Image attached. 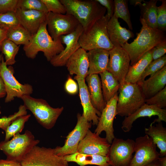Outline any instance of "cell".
Returning <instances> with one entry per match:
<instances>
[{"label": "cell", "mask_w": 166, "mask_h": 166, "mask_svg": "<svg viewBox=\"0 0 166 166\" xmlns=\"http://www.w3.org/2000/svg\"><path fill=\"white\" fill-rule=\"evenodd\" d=\"M140 20L142 26L136 38L132 42H127L122 47L129 57L130 65L136 63L146 53L166 40L164 32L150 27L140 17Z\"/></svg>", "instance_id": "1"}, {"label": "cell", "mask_w": 166, "mask_h": 166, "mask_svg": "<svg viewBox=\"0 0 166 166\" xmlns=\"http://www.w3.org/2000/svg\"><path fill=\"white\" fill-rule=\"evenodd\" d=\"M47 25L46 20L41 24L37 33L32 36L29 43L24 45L23 49L28 58L34 59L38 52L42 51L50 61L64 49L60 38L53 40L48 31Z\"/></svg>", "instance_id": "2"}, {"label": "cell", "mask_w": 166, "mask_h": 166, "mask_svg": "<svg viewBox=\"0 0 166 166\" xmlns=\"http://www.w3.org/2000/svg\"><path fill=\"white\" fill-rule=\"evenodd\" d=\"M65 6L66 14L75 17L87 30L96 21L105 15L106 9L96 0H60Z\"/></svg>", "instance_id": "3"}, {"label": "cell", "mask_w": 166, "mask_h": 166, "mask_svg": "<svg viewBox=\"0 0 166 166\" xmlns=\"http://www.w3.org/2000/svg\"><path fill=\"white\" fill-rule=\"evenodd\" d=\"M109 20L105 15L96 21L87 30L83 31L79 39L81 48L85 51L96 49L110 50L114 47L108 34Z\"/></svg>", "instance_id": "4"}, {"label": "cell", "mask_w": 166, "mask_h": 166, "mask_svg": "<svg viewBox=\"0 0 166 166\" xmlns=\"http://www.w3.org/2000/svg\"><path fill=\"white\" fill-rule=\"evenodd\" d=\"M21 99L26 110L31 111L38 122L47 129L54 127L64 109L63 107L53 108L45 100L34 98L30 95H24Z\"/></svg>", "instance_id": "5"}, {"label": "cell", "mask_w": 166, "mask_h": 166, "mask_svg": "<svg viewBox=\"0 0 166 166\" xmlns=\"http://www.w3.org/2000/svg\"><path fill=\"white\" fill-rule=\"evenodd\" d=\"M117 104V115L127 117L145 103L139 85L124 82L120 84Z\"/></svg>", "instance_id": "6"}, {"label": "cell", "mask_w": 166, "mask_h": 166, "mask_svg": "<svg viewBox=\"0 0 166 166\" xmlns=\"http://www.w3.org/2000/svg\"><path fill=\"white\" fill-rule=\"evenodd\" d=\"M40 142L28 130L23 134H17L10 140L0 142V151L6 156V159L20 163L26 155Z\"/></svg>", "instance_id": "7"}, {"label": "cell", "mask_w": 166, "mask_h": 166, "mask_svg": "<svg viewBox=\"0 0 166 166\" xmlns=\"http://www.w3.org/2000/svg\"><path fill=\"white\" fill-rule=\"evenodd\" d=\"M21 166H68L64 156H59L54 148L34 146L20 162Z\"/></svg>", "instance_id": "8"}, {"label": "cell", "mask_w": 166, "mask_h": 166, "mask_svg": "<svg viewBox=\"0 0 166 166\" xmlns=\"http://www.w3.org/2000/svg\"><path fill=\"white\" fill-rule=\"evenodd\" d=\"M2 57L0 66V75L5 85L6 92L5 101L8 103L16 97L20 98L24 95H30L33 92L32 86L28 84H22L14 77V70L11 65L9 67Z\"/></svg>", "instance_id": "9"}, {"label": "cell", "mask_w": 166, "mask_h": 166, "mask_svg": "<svg viewBox=\"0 0 166 166\" xmlns=\"http://www.w3.org/2000/svg\"><path fill=\"white\" fill-rule=\"evenodd\" d=\"M77 118V124L66 137L64 145L54 148L55 154L59 156H64L76 152L80 142L92 126V122L88 121L82 115L78 113Z\"/></svg>", "instance_id": "10"}, {"label": "cell", "mask_w": 166, "mask_h": 166, "mask_svg": "<svg viewBox=\"0 0 166 166\" xmlns=\"http://www.w3.org/2000/svg\"><path fill=\"white\" fill-rule=\"evenodd\" d=\"M46 21L48 31L53 40H57L63 35L74 32L80 25L73 16L67 14H55L48 12Z\"/></svg>", "instance_id": "11"}, {"label": "cell", "mask_w": 166, "mask_h": 166, "mask_svg": "<svg viewBox=\"0 0 166 166\" xmlns=\"http://www.w3.org/2000/svg\"><path fill=\"white\" fill-rule=\"evenodd\" d=\"M134 152L129 166H146L160 157L156 145L152 139L146 134L136 139Z\"/></svg>", "instance_id": "12"}, {"label": "cell", "mask_w": 166, "mask_h": 166, "mask_svg": "<svg viewBox=\"0 0 166 166\" xmlns=\"http://www.w3.org/2000/svg\"><path fill=\"white\" fill-rule=\"evenodd\" d=\"M135 141L115 137L111 144L107 156L111 166H129L134 153Z\"/></svg>", "instance_id": "13"}, {"label": "cell", "mask_w": 166, "mask_h": 166, "mask_svg": "<svg viewBox=\"0 0 166 166\" xmlns=\"http://www.w3.org/2000/svg\"><path fill=\"white\" fill-rule=\"evenodd\" d=\"M118 93H117L107 103L99 117L98 123L94 132L100 135L103 131L106 133L105 137L108 142L111 144L115 137L114 134L113 123L117 115V104Z\"/></svg>", "instance_id": "14"}, {"label": "cell", "mask_w": 166, "mask_h": 166, "mask_svg": "<svg viewBox=\"0 0 166 166\" xmlns=\"http://www.w3.org/2000/svg\"><path fill=\"white\" fill-rule=\"evenodd\" d=\"M109 51L107 70L112 73L121 84L124 82L130 66L129 57L122 47H114Z\"/></svg>", "instance_id": "15"}, {"label": "cell", "mask_w": 166, "mask_h": 166, "mask_svg": "<svg viewBox=\"0 0 166 166\" xmlns=\"http://www.w3.org/2000/svg\"><path fill=\"white\" fill-rule=\"evenodd\" d=\"M83 30L82 26L80 24L74 32L60 37L61 43L65 44V47L62 51L50 61V62L53 66L61 67L65 65L69 58L81 48L78 40Z\"/></svg>", "instance_id": "16"}, {"label": "cell", "mask_w": 166, "mask_h": 166, "mask_svg": "<svg viewBox=\"0 0 166 166\" xmlns=\"http://www.w3.org/2000/svg\"><path fill=\"white\" fill-rule=\"evenodd\" d=\"M110 146L105 138L101 137L89 129L85 136L80 142L77 152L107 156Z\"/></svg>", "instance_id": "17"}, {"label": "cell", "mask_w": 166, "mask_h": 166, "mask_svg": "<svg viewBox=\"0 0 166 166\" xmlns=\"http://www.w3.org/2000/svg\"><path fill=\"white\" fill-rule=\"evenodd\" d=\"M158 116L151 123L153 125L155 122L163 121L166 122V109H161L153 105H148L145 103L130 115L125 117L122 123L121 128L124 132H128L131 129L132 124L137 119L141 117L152 116Z\"/></svg>", "instance_id": "18"}, {"label": "cell", "mask_w": 166, "mask_h": 166, "mask_svg": "<svg viewBox=\"0 0 166 166\" xmlns=\"http://www.w3.org/2000/svg\"><path fill=\"white\" fill-rule=\"evenodd\" d=\"M74 79L78 83L80 98L83 108L82 115L89 122H91L93 125H97L98 123L101 113L93 106L91 100L85 78L75 76Z\"/></svg>", "instance_id": "19"}, {"label": "cell", "mask_w": 166, "mask_h": 166, "mask_svg": "<svg viewBox=\"0 0 166 166\" xmlns=\"http://www.w3.org/2000/svg\"><path fill=\"white\" fill-rule=\"evenodd\" d=\"M15 13L20 24L31 35L35 34L46 20L47 14L36 10H24L17 8Z\"/></svg>", "instance_id": "20"}, {"label": "cell", "mask_w": 166, "mask_h": 166, "mask_svg": "<svg viewBox=\"0 0 166 166\" xmlns=\"http://www.w3.org/2000/svg\"><path fill=\"white\" fill-rule=\"evenodd\" d=\"M137 83L146 99L152 97L166 87V65L147 80Z\"/></svg>", "instance_id": "21"}, {"label": "cell", "mask_w": 166, "mask_h": 166, "mask_svg": "<svg viewBox=\"0 0 166 166\" xmlns=\"http://www.w3.org/2000/svg\"><path fill=\"white\" fill-rule=\"evenodd\" d=\"M65 65L70 75L75 74L85 79L89 67L87 52L80 48L69 58Z\"/></svg>", "instance_id": "22"}, {"label": "cell", "mask_w": 166, "mask_h": 166, "mask_svg": "<svg viewBox=\"0 0 166 166\" xmlns=\"http://www.w3.org/2000/svg\"><path fill=\"white\" fill-rule=\"evenodd\" d=\"M107 30L109 40L114 47H122L128 40L134 37L132 31L122 27L113 15L109 20Z\"/></svg>", "instance_id": "23"}, {"label": "cell", "mask_w": 166, "mask_h": 166, "mask_svg": "<svg viewBox=\"0 0 166 166\" xmlns=\"http://www.w3.org/2000/svg\"><path fill=\"white\" fill-rule=\"evenodd\" d=\"M87 55L89 62L88 75L100 74L107 70L109 59V51L102 49L88 51Z\"/></svg>", "instance_id": "24"}, {"label": "cell", "mask_w": 166, "mask_h": 166, "mask_svg": "<svg viewBox=\"0 0 166 166\" xmlns=\"http://www.w3.org/2000/svg\"><path fill=\"white\" fill-rule=\"evenodd\" d=\"M92 103L94 107L101 113L105 107L100 78L97 74L88 75L85 79Z\"/></svg>", "instance_id": "25"}, {"label": "cell", "mask_w": 166, "mask_h": 166, "mask_svg": "<svg viewBox=\"0 0 166 166\" xmlns=\"http://www.w3.org/2000/svg\"><path fill=\"white\" fill-rule=\"evenodd\" d=\"M64 157L67 162H74L80 166H85L88 165L99 166H110L107 156L83 154L76 152Z\"/></svg>", "instance_id": "26"}, {"label": "cell", "mask_w": 166, "mask_h": 166, "mask_svg": "<svg viewBox=\"0 0 166 166\" xmlns=\"http://www.w3.org/2000/svg\"><path fill=\"white\" fill-rule=\"evenodd\" d=\"M143 0H131V3L138 5L140 10L141 16L146 24L152 28L157 29V0H151L149 1Z\"/></svg>", "instance_id": "27"}, {"label": "cell", "mask_w": 166, "mask_h": 166, "mask_svg": "<svg viewBox=\"0 0 166 166\" xmlns=\"http://www.w3.org/2000/svg\"><path fill=\"white\" fill-rule=\"evenodd\" d=\"M152 49L146 53L135 64L130 65L125 77L124 82L137 83L145 69L152 61Z\"/></svg>", "instance_id": "28"}, {"label": "cell", "mask_w": 166, "mask_h": 166, "mask_svg": "<svg viewBox=\"0 0 166 166\" xmlns=\"http://www.w3.org/2000/svg\"><path fill=\"white\" fill-rule=\"evenodd\" d=\"M156 125H150L145 128L146 135L152 139L154 143L160 150V157L166 156V128L163 125L162 121L157 122Z\"/></svg>", "instance_id": "29"}, {"label": "cell", "mask_w": 166, "mask_h": 166, "mask_svg": "<svg viewBox=\"0 0 166 166\" xmlns=\"http://www.w3.org/2000/svg\"><path fill=\"white\" fill-rule=\"evenodd\" d=\"M99 74L104 98L107 103L118 93L120 84L112 74L107 70Z\"/></svg>", "instance_id": "30"}, {"label": "cell", "mask_w": 166, "mask_h": 166, "mask_svg": "<svg viewBox=\"0 0 166 166\" xmlns=\"http://www.w3.org/2000/svg\"><path fill=\"white\" fill-rule=\"evenodd\" d=\"M30 33L21 25H19L7 31L6 38L17 45L27 44L32 37Z\"/></svg>", "instance_id": "31"}, {"label": "cell", "mask_w": 166, "mask_h": 166, "mask_svg": "<svg viewBox=\"0 0 166 166\" xmlns=\"http://www.w3.org/2000/svg\"><path fill=\"white\" fill-rule=\"evenodd\" d=\"M20 46L6 38L2 42L0 50L4 54L5 61L7 65H11L15 63V57L18 53Z\"/></svg>", "instance_id": "32"}, {"label": "cell", "mask_w": 166, "mask_h": 166, "mask_svg": "<svg viewBox=\"0 0 166 166\" xmlns=\"http://www.w3.org/2000/svg\"><path fill=\"white\" fill-rule=\"evenodd\" d=\"M113 15L117 18H120L127 24L129 29L132 30L128 4V0H114Z\"/></svg>", "instance_id": "33"}, {"label": "cell", "mask_w": 166, "mask_h": 166, "mask_svg": "<svg viewBox=\"0 0 166 166\" xmlns=\"http://www.w3.org/2000/svg\"><path fill=\"white\" fill-rule=\"evenodd\" d=\"M30 116V114L21 116L13 121L5 131L4 141H8L15 135L20 133L24 128L25 123Z\"/></svg>", "instance_id": "34"}, {"label": "cell", "mask_w": 166, "mask_h": 166, "mask_svg": "<svg viewBox=\"0 0 166 166\" xmlns=\"http://www.w3.org/2000/svg\"><path fill=\"white\" fill-rule=\"evenodd\" d=\"M20 24L15 12L0 14V28L7 31Z\"/></svg>", "instance_id": "35"}, {"label": "cell", "mask_w": 166, "mask_h": 166, "mask_svg": "<svg viewBox=\"0 0 166 166\" xmlns=\"http://www.w3.org/2000/svg\"><path fill=\"white\" fill-rule=\"evenodd\" d=\"M17 8L24 10H36L48 12L41 0H18Z\"/></svg>", "instance_id": "36"}, {"label": "cell", "mask_w": 166, "mask_h": 166, "mask_svg": "<svg viewBox=\"0 0 166 166\" xmlns=\"http://www.w3.org/2000/svg\"><path fill=\"white\" fill-rule=\"evenodd\" d=\"M166 64V55L158 59L152 60L145 69L140 81L138 83L145 80L148 76H150L154 74L165 66Z\"/></svg>", "instance_id": "37"}, {"label": "cell", "mask_w": 166, "mask_h": 166, "mask_svg": "<svg viewBox=\"0 0 166 166\" xmlns=\"http://www.w3.org/2000/svg\"><path fill=\"white\" fill-rule=\"evenodd\" d=\"M145 103L161 109L166 107V87L150 98L146 99Z\"/></svg>", "instance_id": "38"}, {"label": "cell", "mask_w": 166, "mask_h": 166, "mask_svg": "<svg viewBox=\"0 0 166 166\" xmlns=\"http://www.w3.org/2000/svg\"><path fill=\"white\" fill-rule=\"evenodd\" d=\"M26 114H27L26 109L23 105H20L17 112L8 117L4 116L0 118V128L5 131L14 119L20 116Z\"/></svg>", "instance_id": "39"}, {"label": "cell", "mask_w": 166, "mask_h": 166, "mask_svg": "<svg viewBox=\"0 0 166 166\" xmlns=\"http://www.w3.org/2000/svg\"><path fill=\"white\" fill-rule=\"evenodd\" d=\"M161 4L157 7V29L164 32L166 29V0H160Z\"/></svg>", "instance_id": "40"}, {"label": "cell", "mask_w": 166, "mask_h": 166, "mask_svg": "<svg viewBox=\"0 0 166 166\" xmlns=\"http://www.w3.org/2000/svg\"><path fill=\"white\" fill-rule=\"evenodd\" d=\"M45 6L48 12L65 14L66 11L64 5L58 0H41Z\"/></svg>", "instance_id": "41"}, {"label": "cell", "mask_w": 166, "mask_h": 166, "mask_svg": "<svg viewBox=\"0 0 166 166\" xmlns=\"http://www.w3.org/2000/svg\"><path fill=\"white\" fill-rule=\"evenodd\" d=\"M18 0H0V14L15 12Z\"/></svg>", "instance_id": "42"}, {"label": "cell", "mask_w": 166, "mask_h": 166, "mask_svg": "<svg viewBox=\"0 0 166 166\" xmlns=\"http://www.w3.org/2000/svg\"><path fill=\"white\" fill-rule=\"evenodd\" d=\"M166 53V40L160 42L152 49V60L158 59L165 55Z\"/></svg>", "instance_id": "43"}, {"label": "cell", "mask_w": 166, "mask_h": 166, "mask_svg": "<svg viewBox=\"0 0 166 166\" xmlns=\"http://www.w3.org/2000/svg\"><path fill=\"white\" fill-rule=\"evenodd\" d=\"M64 89L65 91L70 95L76 94L79 90L78 85L70 76H68L64 85Z\"/></svg>", "instance_id": "44"}, {"label": "cell", "mask_w": 166, "mask_h": 166, "mask_svg": "<svg viewBox=\"0 0 166 166\" xmlns=\"http://www.w3.org/2000/svg\"><path fill=\"white\" fill-rule=\"evenodd\" d=\"M107 11L105 16L109 20L113 14L114 11V1L112 0H96Z\"/></svg>", "instance_id": "45"}, {"label": "cell", "mask_w": 166, "mask_h": 166, "mask_svg": "<svg viewBox=\"0 0 166 166\" xmlns=\"http://www.w3.org/2000/svg\"><path fill=\"white\" fill-rule=\"evenodd\" d=\"M0 166H21L20 163L7 159H0Z\"/></svg>", "instance_id": "46"}, {"label": "cell", "mask_w": 166, "mask_h": 166, "mask_svg": "<svg viewBox=\"0 0 166 166\" xmlns=\"http://www.w3.org/2000/svg\"><path fill=\"white\" fill-rule=\"evenodd\" d=\"M6 95V92L3 80L0 75V98Z\"/></svg>", "instance_id": "47"}, {"label": "cell", "mask_w": 166, "mask_h": 166, "mask_svg": "<svg viewBox=\"0 0 166 166\" xmlns=\"http://www.w3.org/2000/svg\"><path fill=\"white\" fill-rule=\"evenodd\" d=\"M6 30L0 28V49L2 42L6 38Z\"/></svg>", "instance_id": "48"}, {"label": "cell", "mask_w": 166, "mask_h": 166, "mask_svg": "<svg viewBox=\"0 0 166 166\" xmlns=\"http://www.w3.org/2000/svg\"><path fill=\"white\" fill-rule=\"evenodd\" d=\"M158 160L161 166H166V156L160 157Z\"/></svg>", "instance_id": "49"}, {"label": "cell", "mask_w": 166, "mask_h": 166, "mask_svg": "<svg viewBox=\"0 0 166 166\" xmlns=\"http://www.w3.org/2000/svg\"><path fill=\"white\" fill-rule=\"evenodd\" d=\"M146 166H161L158 160L146 165Z\"/></svg>", "instance_id": "50"}, {"label": "cell", "mask_w": 166, "mask_h": 166, "mask_svg": "<svg viewBox=\"0 0 166 166\" xmlns=\"http://www.w3.org/2000/svg\"><path fill=\"white\" fill-rule=\"evenodd\" d=\"M2 57V56L0 54V65L1 64Z\"/></svg>", "instance_id": "51"}, {"label": "cell", "mask_w": 166, "mask_h": 166, "mask_svg": "<svg viewBox=\"0 0 166 166\" xmlns=\"http://www.w3.org/2000/svg\"><path fill=\"white\" fill-rule=\"evenodd\" d=\"M1 113V106H0V114Z\"/></svg>", "instance_id": "52"}]
</instances>
